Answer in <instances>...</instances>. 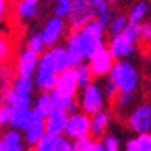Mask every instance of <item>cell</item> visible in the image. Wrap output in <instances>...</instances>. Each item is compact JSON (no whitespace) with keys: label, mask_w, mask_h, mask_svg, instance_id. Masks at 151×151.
Wrapping results in <instances>:
<instances>
[{"label":"cell","mask_w":151,"mask_h":151,"mask_svg":"<svg viewBox=\"0 0 151 151\" xmlns=\"http://www.w3.org/2000/svg\"><path fill=\"white\" fill-rule=\"evenodd\" d=\"M63 32H65V22H63L62 17H57L53 15L52 18L47 20V23L43 25V30H42V37L45 40L47 47H55L58 43V40L62 38Z\"/></svg>","instance_id":"11"},{"label":"cell","mask_w":151,"mask_h":151,"mask_svg":"<svg viewBox=\"0 0 151 151\" xmlns=\"http://www.w3.org/2000/svg\"><path fill=\"white\" fill-rule=\"evenodd\" d=\"M80 32V43H81V53L83 58H91L100 48L105 47V38L103 37H93L85 32Z\"/></svg>","instance_id":"14"},{"label":"cell","mask_w":151,"mask_h":151,"mask_svg":"<svg viewBox=\"0 0 151 151\" xmlns=\"http://www.w3.org/2000/svg\"><path fill=\"white\" fill-rule=\"evenodd\" d=\"M75 71H76L78 85H80V88H81V90L91 83V78H93V71H91V68H90V63L81 62L80 65H76V67H75Z\"/></svg>","instance_id":"22"},{"label":"cell","mask_w":151,"mask_h":151,"mask_svg":"<svg viewBox=\"0 0 151 151\" xmlns=\"http://www.w3.org/2000/svg\"><path fill=\"white\" fill-rule=\"evenodd\" d=\"M27 2H32V4H38L40 0H27Z\"/></svg>","instance_id":"45"},{"label":"cell","mask_w":151,"mask_h":151,"mask_svg":"<svg viewBox=\"0 0 151 151\" xmlns=\"http://www.w3.org/2000/svg\"><path fill=\"white\" fill-rule=\"evenodd\" d=\"M146 91L151 95V80H148V85H146Z\"/></svg>","instance_id":"44"},{"label":"cell","mask_w":151,"mask_h":151,"mask_svg":"<svg viewBox=\"0 0 151 151\" xmlns=\"http://www.w3.org/2000/svg\"><path fill=\"white\" fill-rule=\"evenodd\" d=\"M68 116H70L68 111L60 110V108H55V110L45 118L47 131L57 133V134H63L65 133V128H67V123H68Z\"/></svg>","instance_id":"13"},{"label":"cell","mask_w":151,"mask_h":151,"mask_svg":"<svg viewBox=\"0 0 151 151\" xmlns=\"http://www.w3.org/2000/svg\"><path fill=\"white\" fill-rule=\"evenodd\" d=\"M108 48L116 60H126L134 53V42H131L124 33H120V35L110 37Z\"/></svg>","instance_id":"10"},{"label":"cell","mask_w":151,"mask_h":151,"mask_svg":"<svg viewBox=\"0 0 151 151\" xmlns=\"http://www.w3.org/2000/svg\"><path fill=\"white\" fill-rule=\"evenodd\" d=\"M57 80H58V73H57V67H55L53 50L48 48L40 55V63H38V68H37L35 73V85L42 91L50 93L57 86Z\"/></svg>","instance_id":"2"},{"label":"cell","mask_w":151,"mask_h":151,"mask_svg":"<svg viewBox=\"0 0 151 151\" xmlns=\"http://www.w3.org/2000/svg\"><path fill=\"white\" fill-rule=\"evenodd\" d=\"M45 40L43 37H42V33H32L30 37H28V42H27V48L33 50V52H37L38 55H42L45 52Z\"/></svg>","instance_id":"29"},{"label":"cell","mask_w":151,"mask_h":151,"mask_svg":"<svg viewBox=\"0 0 151 151\" xmlns=\"http://www.w3.org/2000/svg\"><path fill=\"white\" fill-rule=\"evenodd\" d=\"M47 131V123H45V116H42L40 113H37L33 108H32L30 118H28L27 126L23 128V134H25V143L30 145V146H35L38 139L45 134Z\"/></svg>","instance_id":"8"},{"label":"cell","mask_w":151,"mask_h":151,"mask_svg":"<svg viewBox=\"0 0 151 151\" xmlns=\"http://www.w3.org/2000/svg\"><path fill=\"white\" fill-rule=\"evenodd\" d=\"M28 151H32V150H28Z\"/></svg>","instance_id":"48"},{"label":"cell","mask_w":151,"mask_h":151,"mask_svg":"<svg viewBox=\"0 0 151 151\" xmlns=\"http://www.w3.org/2000/svg\"><path fill=\"white\" fill-rule=\"evenodd\" d=\"M136 143H138V148H139V151H151V133L138 134Z\"/></svg>","instance_id":"34"},{"label":"cell","mask_w":151,"mask_h":151,"mask_svg":"<svg viewBox=\"0 0 151 151\" xmlns=\"http://www.w3.org/2000/svg\"><path fill=\"white\" fill-rule=\"evenodd\" d=\"M103 91H105V95H106V98H115V95L118 93V88H116V85L113 83V80H111L110 76H108V80L105 81V86H101Z\"/></svg>","instance_id":"37"},{"label":"cell","mask_w":151,"mask_h":151,"mask_svg":"<svg viewBox=\"0 0 151 151\" xmlns=\"http://www.w3.org/2000/svg\"><path fill=\"white\" fill-rule=\"evenodd\" d=\"M75 0H57V4H73Z\"/></svg>","instance_id":"43"},{"label":"cell","mask_w":151,"mask_h":151,"mask_svg":"<svg viewBox=\"0 0 151 151\" xmlns=\"http://www.w3.org/2000/svg\"><path fill=\"white\" fill-rule=\"evenodd\" d=\"M71 12V4H58L55 7V15L62 18H68Z\"/></svg>","instance_id":"36"},{"label":"cell","mask_w":151,"mask_h":151,"mask_svg":"<svg viewBox=\"0 0 151 151\" xmlns=\"http://www.w3.org/2000/svg\"><path fill=\"white\" fill-rule=\"evenodd\" d=\"M101 143H103V146H105L106 151H120V148H121L120 138L115 136V134H105Z\"/></svg>","instance_id":"32"},{"label":"cell","mask_w":151,"mask_h":151,"mask_svg":"<svg viewBox=\"0 0 151 151\" xmlns=\"http://www.w3.org/2000/svg\"><path fill=\"white\" fill-rule=\"evenodd\" d=\"M55 103H53V98H52V93H45V91H42V95L38 98H37L35 101V106H33V110L37 111V113H40L42 116H47L52 113V111L55 110Z\"/></svg>","instance_id":"21"},{"label":"cell","mask_w":151,"mask_h":151,"mask_svg":"<svg viewBox=\"0 0 151 151\" xmlns=\"http://www.w3.org/2000/svg\"><path fill=\"white\" fill-rule=\"evenodd\" d=\"M17 14L22 18H33L38 15V5L27 0H20L17 4Z\"/></svg>","instance_id":"24"},{"label":"cell","mask_w":151,"mask_h":151,"mask_svg":"<svg viewBox=\"0 0 151 151\" xmlns=\"http://www.w3.org/2000/svg\"><path fill=\"white\" fill-rule=\"evenodd\" d=\"M10 57H12V42L5 33L0 32V65H5Z\"/></svg>","instance_id":"27"},{"label":"cell","mask_w":151,"mask_h":151,"mask_svg":"<svg viewBox=\"0 0 151 151\" xmlns=\"http://www.w3.org/2000/svg\"><path fill=\"white\" fill-rule=\"evenodd\" d=\"M30 101H32V95L17 91L15 88H10L9 91L5 93V103L12 108V111L32 110V108H30Z\"/></svg>","instance_id":"15"},{"label":"cell","mask_w":151,"mask_h":151,"mask_svg":"<svg viewBox=\"0 0 151 151\" xmlns=\"http://www.w3.org/2000/svg\"><path fill=\"white\" fill-rule=\"evenodd\" d=\"M128 23H129V18H126L124 15H115V18L108 25V33H110V37L123 33L126 30V27H128Z\"/></svg>","instance_id":"23"},{"label":"cell","mask_w":151,"mask_h":151,"mask_svg":"<svg viewBox=\"0 0 151 151\" xmlns=\"http://www.w3.org/2000/svg\"><path fill=\"white\" fill-rule=\"evenodd\" d=\"M93 136H81L78 139H75V146H76V151H90V148L93 146Z\"/></svg>","instance_id":"33"},{"label":"cell","mask_w":151,"mask_h":151,"mask_svg":"<svg viewBox=\"0 0 151 151\" xmlns=\"http://www.w3.org/2000/svg\"><path fill=\"white\" fill-rule=\"evenodd\" d=\"M108 124H110V113L108 111L101 110L98 113H95V115H91V136L103 138Z\"/></svg>","instance_id":"17"},{"label":"cell","mask_w":151,"mask_h":151,"mask_svg":"<svg viewBox=\"0 0 151 151\" xmlns=\"http://www.w3.org/2000/svg\"><path fill=\"white\" fill-rule=\"evenodd\" d=\"M58 151H76L75 141H71L70 138H63L62 145H60V150Z\"/></svg>","instance_id":"39"},{"label":"cell","mask_w":151,"mask_h":151,"mask_svg":"<svg viewBox=\"0 0 151 151\" xmlns=\"http://www.w3.org/2000/svg\"><path fill=\"white\" fill-rule=\"evenodd\" d=\"M38 63H40V55L33 52L30 48H25L20 52L17 58V63H15V70H17V75L20 76H32L33 73H37V68H38Z\"/></svg>","instance_id":"9"},{"label":"cell","mask_w":151,"mask_h":151,"mask_svg":"<svg viewBox=\"0 0 151 151\" xmlns=\"http://www.w3.org/2000/svg\"><path fill=\"white\" fill-rule=\"evenodd\" d=\"M10 118H12V108L7 103L0 105V126L10 124Z\"/></svg>","instance_id":"35"},{"label":"cell","mask_w":151,"mask_h":151,"mask_svg":"<svg viewBox=\"0 0 151 151\" xmlns=\"http://www.w3.org/2000/svg\"><path fill=\"white\" fill-rule=\"evenodd\" d=\"M50 93H52V98H53L55 106L60 108V110L68 111V110H70V106L73 105V103H75V96H70V95H63V93H60V91H57V90L50 91Z\"/></svg>","instance_id":"25"},{"label":"cell","mask_w":151,"mask_h":151,"mask_svg":"<svg viewBox=\"0 0 151 151\" xmlns=\"http://www.w3.org/2000/svg\"><path fill=\"white\" fill-rule=\"evenodd\" d=\"M90 151H106V150H105V146H103V143L95 141V143H93V146L90 148Z\"/></svg>","instance_id":"42"},{"label":"cell","mask_w":151,"mask_h":151,"mask_svg":"<svg viewBox=\"0 0 151 151\" xmlns=\"http://www.w3.org/2000/svg\"><path fill=\"white\" fill-rule=\"evenodd\" d=\"M108 2H110V4L113 5V4H116V2H118V0H108Z\"/></svg>","instance_id":"46"},{"label":"cell","mask_w":151,"mask_h":151,"mask_svg":"<svg viewBox=\"0 0 151 151\" xmlns=\"http://www.w3.org/2000/svg\"><path fill=\"white\" fill-rule=\"evenodd\" d=\"M86 134H91V116L86 115V113H75V115L68 116V123L67 128H65V136L70 138V139H78L81 136H86Z\"/></svg>","instance_id":"5"},{"label":"cell","mask_w":151,"mask_h":151,"mask_svg":"<svg viewBox=\"0 0 151 151\" xmlns=\"http://www.w3.org/2000/svg\"><path fill=\"white\" fill-rule=\"evenodd\" d=\"M108 76L116 85L118 91L134 93L139 86V71L129 60H116L115 67Z\"/></svg>","instance_id":"1"},{"label":"cell","mask_w":151,"mask_h":151,"mask_svg":"<svg viewBox=\"0 0 151 151\" xmlns=\"http://www.w3.org/2000/svg\"><path fill=\"white\" fill-rule=\"evenodd\" d=\"M25 138L20 134V129H9L2 136V151H25L23 150Z\"/></svg>","instance_id":"16"},{"label":"cell","mask_w":151,"mask_h":151,"mask_svg":"<svg viewBox=\"0 0 151 151\" xmlns=\"http://www.w3.org/2000/svg\"><path fill=\"white\" fill-rule=\"evenodd\" d=\"M81 32H85V33H88V35H93V37H103V33H105V25H103L100 20H91L90 23H86L83 28H81Z\"/></svg>","instance_id":"30"},{"label":"cell","mask_w":151,"mask_h":151,"mask_svg":"<svg viewBox=\"0 0 151 151\" xmlns=\"http://www.w3.org/2000/svg\"><path fill=\"white\" fill-rule=\"evenodd\" d=\"M141 40L145 43H151V22H146L141 25Z\"/></svg>","instance_id":"38"},{"label":"cell","mask_w":151,"mask_h":151,"mask_svg":"<svg viewBox=\"0 0 151 151\" xmlns=\"http://www.w3.org/2000/svg\"><path fill=\"white\" fill-rule=\"evenodd\" d=\"M7 10H9V0H0V22L5 18Z\"/></svg>","instance_id":"40"},{"label":"cell","mask_w":151,"mask_h":151,"mask_svg":"<svg viewBox=\"0 0 151 151\" xmlns=\"http://www.w3.org/2000/svg\"><path fill=\"white\" fill-rule=\"evenodd\" d=\"M148 12H150V7H148L146 2H138L133 9H131V12H129V15H128L129 22L141 23V20L148 15Z\"/></svg>","instance_id":"26"},{"label":"cell","mask_w":151,"mask_h":151,"mask_svg":"<svg viewBox=\"0 0 151 151\" xmlns=\"http://www.w3.org/2000/svg\"><path fill=\"white\" fill-rule=\"evenodd\" d=\"M88 63L91 71H93V76L101 78V76H106L111 73V70L116 63V58L113 57V53L110 52L108 47H103L91 58H88Z\"/></svg>","instance_id":"7"},{"label":"cell","mask_w":151,"mask_h":151,"mask_svg":"<svg viewBox=\"0 0 151 151\" xmlns=\"http://www.w3.org/2000/svg\"><path fill=\"white\" fill-rule=\"evenodd\" d=\"M62 141H63L62 134L45 131V134L38 139V143L35 145V151H58L60 150Z\"/></svg>","instance_id":"18"},{"label":"cell","mask_w":151,"mask_h":151,"mask_svg":"<svg viewBox=\"0 0 151 151\" xmlns=\"http://www.w3.org/2000/svg\"><path fill=\"white\" fill-rule=\"evenodd\" d=\"M80 88L78 85V78H76V71H75V67L68 68V70L62 71L58 75V80H57V86L55 90L60 91L63 95H70V96H75L76 91Z\"/></svg>","instance_id":"12"},{"label":"cell","mask_w":151,"mask_h":151,"mask_svg":"<svg viewBox=\"0 0 151 151\" xmlns=\"http://www.w3.org/2000/svg\"><path fill=\"white\" fill-rule=\"evenodd\" d=\"M124 35L128 37L131 42H139L141 40V23H134V22H129L128 27H126V30L123 32Z\"/></svg>","instance_id":"31"},{"label":"cell","mask_w":151,"mask_h":151,"mask_svg":"<svg viewBox=\"0 0 151 151\" xmlns=\"http://www.w3.org/2000/svg\"><path fill=\"white\" fill-rule=\"evenodd\" d=\"M96 18V9L93 0H75L71 4V12L68 17L71 30H81V28Z\"/></svg>","instance_id":"3"},{"label":"cell","mask_w":151,"mask_h":151,"mask_svg":"<svg viewBox=\"0 0 151 151\" xmlns=\"http://www.w3.org/2000/svg\"><path fill=\"white\" fill-rule=\"evenodd\" d=\"M0 151H2V138H0Z\"/></svg>","instance_id":"47"},{"label":"cell","mask_w":151,"mask_h":151,"mask_svg":"<svg viewBox=\"0 0 151 151\" xmlns=\"http://www.w3.org/2000/svg\"><path fill=\"white\" fill-rule=\"evenodd\" d=\"M128 124L134 133H151V105L150 103H141L128 116Z\"/></svg>","instance_id":"6"},{"label":"cell","mask_w":151,"mask_h":151,"mask_svg":"<svg viewBox=\"0 0 151 151\" xmlns=\"http://www.w3.org/2000/svg\"><path fill=\"white\" fill-rule=\"evenodd\" d=\"M105 91L98 83H91L88 86H85L81 90V96H80V108L86 113V115H95L98 111H101L105 106Z\"/></svg>","instance_id":"4"},{"label":"cell","mask_w":151,"mask_h":151,"mask_svg":"<svg viewBox=\"0 0 151 151\" xmlns=\"http://www.w3.org/2000/svg\"><path fill=\"white\" fill-rule=\"evenodd\" d=\"M113 100H115L116 110H118V111H124V110H128V108L131 106L134 96H133V93H129V91H118Z\"/></svg>","instance_id":"28"},{"label":"cell","mask_w":151,"mask_h":151,"mask_svg":"<svg viewBox=\"0 0 151 151\" xmlns=\"http://www.w3.org/2000/svg\"><path fill=\"white\" fill-rule=\"evenodd\" d=\"M53 50V57H55V67H57V73L60 75L62 71L68 70V68L73 67V62H71V55L68 52L67 47H52Z\"/></svg>","instance_id":"19"},{"label":"cell","mask_w":151,"mask_h":151,"mask_svg":"<svg viewBox=\"0 0 151 151\" xmlns=\"http://www.w3.org/2000/svg\"><path fill=\"white\" fill-rule=\"evenodd\" d=\"M93 2H95V9H96V20H100L105 27H108L110 22L115 18V14L110 7L111 4L108 0H93Z\"/></svg>","instance_id":"20"},{"label":"cell","mask_w":151,"mask_h":151,"mask_svg":"<svg viewBox=\"0 0 151 151\" xmlns=\"http://www.w3.org/2000/svg\"><path fill=\"white\" fill-rule=\"evenodd\" d=\"M124 151H139L136 139H129V141L124 145Z\"/></svg>","instance_id":"41"}]
</instances>
